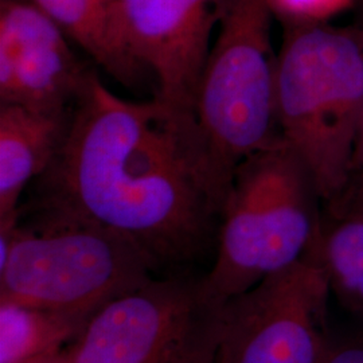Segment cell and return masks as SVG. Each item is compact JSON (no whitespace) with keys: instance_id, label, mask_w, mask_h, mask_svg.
Listing matches in <instances>:
<instances>
[{"instance_id":"cell-1","label":"cell","mask_w":363,"mask_h":363,"mask_svg":"<svg viewBox=\"0 0 363 363\" xmlns=\"http://www.w3.org/2000/svg\"><path fill=\"white\" fill-rule=\"evenodd\" d=\"M33 201L132 240L159 267L199 259L217 242L230 190L193 112L154 97L130 101L97 73L73 106Z\"/></svg>"},{"instance_id":"cell-2","label":"cell","mask_w":363,"mask_h":363,"mask_svg":"<svg viewBox=\"0 0 363 363\" xmlns=\"http://www.w3.org/2000/svg\"><path fill=\"white\" fill-rule=\"evenodd\" d=\"M276 64L280 138L311 175L323 217L361 191L354 157L363 125V49L354 25L286 23Z\"/></svg>"},{"instance_id":"cell-3","label":"cell","mask_w":363,"mask_h":363,"mask_svg":"<svg viewBox=\"0 0 363 363\" xmlns=\"http://www.w3.org/2000/svg\"><path fill=\"white\" fill-rule=\"evenodd\" d=\"M157 269L130 238L37 202L0 230V300L93 315Z\"/></svg>"},{"instance_id":"cell-4","label":"cell","mask_w":363,"mask_h":363,"mask_svg":"<svg viewBox=\"0 0 363 363\" xmlns=\"http://www.w3.org/2000/svg\"><path fill=\"white\" fill-rule=\"evenodd\" d=\"M311 175L283 140L238 164L205 281L220 304L303 259L323 208Z\"/></svg>"},{"instance_id":"cell-5","label":"cell","mask_w":363,"mask_h":363,"mask_svg":"<svg viewBox=\"0 0 363 363\" xmlns=\"http://www.w3.org/2000/svg\"><path fill=\"white\" fill-rule=\"evenodd\" d=\"M268 0H225L203 67L195 117L214 164L232 184L241 162L281 142L276 118V64Z\"/></svg>"},{"instance_id":"cell-6","label":"cell","mask_w":363,"mask_h":363,"mask_svg":"<svg viewBox=\"0 0 363 363\" xmlns=\"http://www.w3.org/2000/svg\"><path fill=\"white\" fill-rule=\"evenodd\" d=\"M205 276L150 277L91 315L70 363H213L222 310Z\"/></svg>"},{"instance_id":"cell-7","label":"cell","mask_w":363,"mask_h":363,"mask_svg":"<svg viewBox=\"0 0 363 363\" xmlns=\"http://www.w3.org/2000/svg\"><path fill=\"white\" fill-rule=\"evenodd\" d=\"M333 296L316 242L303 259L228 300L213 363H322Z\"/></svg>"},{"instance_id":"cell-8","label":"cell","mask_w":363,"mask_h":363,"mask_svg":"<svg viewBox=\"0 0 363 363\" xmlns=\"http://www.w3.org/2000/svg\"><path fill=\"white\" fill-rule=\"evenodd\" d=\"M223 9L225 0H108L109 30L130 65L154 74L155 97L195 113Z\"/></svg>"},{"instance_id":"cell-9","label":"cell","mask_w":363,"mask_h":363,"mask_svg":"<svg viewBox=\"0 0 363 363\" xmlns=\"http://www.w3.org/2000/svg\"><path fill=\"white\" fill-rule=\"evenodd\" d=\"M91 73L34 3L0 1V104L69 117Z\"/></svg>"},{"instance_id":"cell-10","label":"cell","mask_w":363,"mask_h":363,"mask_svg":"<svg viewBox=\"0 0 363 363\" xmlns=\"http://www.w3.org/2000/svg\"><path fill=\"white\" fill-rule=\"evenodd\" d=\"M69 118L0 104V230L16 225L22 195L52 166Z\"/></svg>"},{"instance_id":"cell-11","label":"cell","mask_w":363,"mask_h":363,"mask_svg":"<svg viewBox=\"0 0 363 363\" xmlns=\"http://www.w3.org/2000/svg\"><path fill=\"white\" fill-rule=\"evenodd\" d=\"M91 315L0 300V363H27L65 349Z\"/></svg>"},{"instance_id":"cell-12","label":"cell","mask_w":363,"mask_h":363,"mask_svg":"<svg viewBox=\"0 0 363 363\" xmlns=\"http://www.w3.org/2000/svg\"><path fill=\"white\" fill-rule=\"evenodd\" d=\"M316 250L333 296L352 313L363 315V191L335 217H323Z\"/></svg>"},{"instance_id":"cell-13","label":"cell","mask_w":363,"mask_h":363,"mask_svg":"<svg viewBox=\"0 0 363 363\" xmlns=\"http://www.w3.org/2000/svg\"><path fill=\"white\" fill-rule=\"evenodd\" d=\"M65 31L70 40L121 84L132 85L142 73L117 50L109 30L108 0H30Z\"/></svg>"},{"instance_id":"cell-14","label":"cell","mask_w":363,"mask_h":363,"mask_svg":"<svg viewBox=\"0 0 363 363\" xmlns=\"http://www.w3.org/2000/svg\"><path fill=\"white\" fill-rule=\"evenodd\" d=\"M274 18L286 23L330 22L333 16L346 11L358 0H268Z\"/></svg>"},{"instance_id":"cell-15","label":"cell","mask_w":363,"mask_h":363,"mask_svg":"<svg viewBox=\"0 0 363 363\" xmlns=\"http://www.w3.org/2000/svg\"><path fill=\"white\" fill-rule=\"evenodd\" d=\"M322 363H363V330L334 337Z\"/></svg>"},{"instance_id":"cell-16","label":"cell","mask_w":363,"mask_h":363,"mask_svg":"<svg viewBox=\"0 0 363 363\" xmlns=\"http://www.w3.org/2000/svg\"><path fill=\"white\" fill-rule=\"evenodd\" d=\"M357 4L359 6V13H358V18H357V22L354 23V27L358 31V37H359L363 49V0H358ZM354 172H355L357 178H361L363 175V125L361 136H359V142L357 145L355 157H354Z\"/></svg>"},{"instance_id":"cell-17","label":"cell","mask_w":363,"mask_h":363,"mask_svg":"<svg viewBox=\"0 0 363 363\" xmlns=\"http://www.w3.org/2000/svg\"><path fill=\"white\" fill-rule=\"evenodd\" d=\"M27 363H70V359H69V355H67L65 347L62 350L52 352V354L45 355V357H40V358L33 359V361Z\"/></svg>"},{"instance_id":"cell-18","label":"cell","mask_w":363,"mask_h":363,"mask_svg":"<svg viewBox=\"0 0 363 363\" xmlns=\"http://www.w3.org/2000/svg\"><path fill=\"white\" fill-rule=\"evenodd\" d=\"M0 1H3V0H0Z\"/></svg>"}]
</instances>
